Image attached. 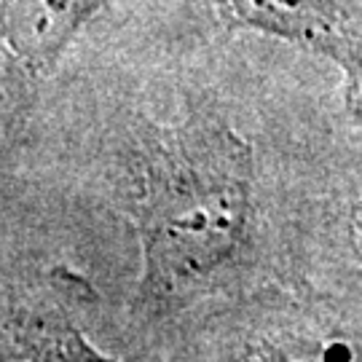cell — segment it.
Wrapping results in <instances>:
<instances>
[{
    "label": "cell",
    "instance_id": "cell-1",
    "mask_svg": "<svg viewBox=\"0 0 362 362\" xmlns=\"http://www.w3.org/2000/svg\"><path fill=\"white\" fill-rule=\"evenodd\" d=\"M129 215L140 242L137 306L188 309L245 258L255 220L252 145L204 110L156 124L132 158Z\"/></svg>",
    "mask_w": 362,
    "mask_h": 362
},
{
    "label": "cell",
    "instance_id": "cell-2",
    "mask_svg": "<svg viewBox=\"0 0 362 362\" xmlns=\"http://www.w3.org/2000/svg\"><path fill=\"white\" fill-rule=\"evenodd\" d=\"M226 22L279 38L341 70L362 118V22L346 0H218Z\"/></svg>",
    "mask_w": 362,
    "mask_h": 362
},
{
    "label": "cell",
    "instance_id": "cell-3",
    "mask_svg": "<svg viewBox=\"0 0 362 362\" xmlns=\"http://www.w3.org/2000/svg\"><path fill=\"white\" fill-rule=\"evenodd\" d=\"M107 0H3V43L27 76L49 73Z\"/></svg>",
    "mask_w": 362,
    "mask_h": 362
},
{
    "label": "cell",
    "instance_id": "cell-4",
    "mask_svg": "<svg viewBox=\"0 0 362 362\" xmlns=\"http://www.w3.org/2000/svg\"><path fill=\"white\" fill-rule=\"evenodd\" d=\"M0 362H121L91 344L67 314L13 306L3 320Z\"/></svg>",
    "mask_w": 362,
    "mask_h": 362
},
{
    "label": "cell",
    "instance_id": "cell-5",
    "mask_svg": "<svg viewBox=\"0 0 362 362\" xmlns=\"http://www.w3.org/2000/svg\"><path fill=\"white\" fill-rule=\"evenodd\" d=\"M231 362H360V351L333 333L282 327L245 341Z\"/></svg>",
    "mask_w": 362,
    "mask_h": 362
},
{
    "label": "cell",
    "instance_id": "cell-6",
    "mask_svg": "<svg viewBox=\"0 0 362 362\" xmlns=\"http://www.w3.org/2000/svg\"><path fill=\"white\" fill-rule=\"evenodd\" d=\"M351 239H354V250L362 258V194L357 196L354 207H351Z\"/></svg>",
    "mask_w": 362,
    "mask_h": 362
}]
</instances>
